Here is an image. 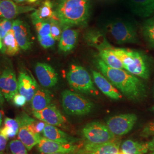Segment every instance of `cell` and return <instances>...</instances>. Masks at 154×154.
<instances>
[{
    "mask_svg": "<svg viewBox=\"0 0 154 154\" xmlns=\"http://www.w3.org/2000/svg\"><path fill=\"white\" fill-rule=\"evenodd\" d=\"M0 39H1V38H0Z\"/></svg>",
    "mask_w": 154,
    "mask_h": 154,
    "instance_id": "cell-50",
    "label": "cell"
},
{
    "mask_svg": "<svg viewBox=\"0 0 154 154\" xmlns=\"http://www.w3.org/2000/svg\"><path fill=\"white\" fill-rule=\"evenodd\" d=\"M120 142L114 141L103 144L87 143L77 151L78 154H116L119 152Z\"/></svg>",
    "mask_w": 154,
    "mask_h": 154,
    "instance_id": "cell-16",
    "label": "cell"
},
{
    "mask_svg": "<svg viewBox=\"0 0 154 154\" xmlns=\"http://www.w3.org/2000/svg\"><path fill=\"white\" fill-rule=\"evenodd\" d=\"M111 48V49H112ZM111 49L99 51V57L108 66L114 69H123L121 61L116 56Z\"/></svg>",
    "mask_w": 154,
    "mask_h": 154,
    "instance_id": "cell-27",
    "label": "cell"
},
{
    "mask_svg": "<svg viewBox=\"0 0 154 154\" xmlns=\"http://www.w3.org/2000/svg\"><path fill=\"white\" fill-rule=\"evenodd\" d=\"M140 135L143 137L154 136V122H151L146 124L142 131Z\"/></svg>",
    "mask_w": 154,
    "mask_h": 154,
    "instance_id": "cell-36",
    "label": "cell"
},
{
    "mask_svg": "<svg viewBox=\"0 0 154 154\" xmlns=\"http://www.w3.org/2000/svg\"><path fill=\"white\" fill-rule=\"evenodd\" d=\"M12 30L20 48L24 51L30 49L33 41L28 23L19 19L13 20Z\"/></svg>",
    "mask_w": 154,
    "mask_h": 154,
    "instance_id": "cell-11",
    "label": "cell"
},
{
    "mask_svg": "<svg viewBox=\"0 0 154 154\" xmlns=\"http://www.w3.org/2000/svg\"><path fill=\"white\" fill-rule=\"evenodd\" d=\"M18 118L20 123L27 127L30 130L39 134L43 132L44 128L46 124L41 121H38L34 119L26 114H23Z\"/></svg>",
    "mask_w": 154,
    "mask_h": 154,
    "instance_id": "cell-29",
    "label": "cell"
},
{
    "mask_svg": "<svg viewBox=\"0 0 154 154\" xmlns=\"http://www.w3.org/2000/svg\"><path fill=\"white\" fill-rule=\"evenodd\" d=\"M2 114H1V112L0 111V126H1V124H2Z\"/></svg>",
    "mask_w": 154,
    "mask_h": 154,
    "instance_id": "cell-41",
    "label": "cell"
},
{
    "mask_svg": "<svg viewBox=\"0 0 154 154\" xmlns=\"http://www.w3.org/2000/svg\"><path fill=\"white\" fill-rule=\"evenodd\" d=\"M84 39L89 46L95 48L98 51L109 49L112 47L105 37V34L97 30H90L84 35Z\"/></svg>",
    "mask_w": 154,
    "mask_h": 154,
    "instance_id": "cell-21",
    "label": "cell"
},
{
    "mask_svg": "<svg viewBox=\"0 0 154 154\" xmlns=\"http://www.w3.org/2000/svg\"><path fill=\"white\" fill-rule=\"evenodd\" d=\"M12 100H13V104L18 107H23L27 102L26 98L23 95H22L20 93L16 94Z\"/></svg>",
    "mask_w": 154,
    "mask_h": 154,
    "instance_id": "cell-37",
    "label": "cell"
},
{
    "mask_svg": "<svg viewBox=\"0 0 154 154\" xmlns=\"http://www.w3.org/2000/svg\"><path fill=\"white\" fill-rule=\"evenodd\" d=\"M154 149V138L145 143L127 140L122 145V152L126 154H145Z\"/></svg>",
    "mask_w": 154,
    "mask_h": 154,
    "instance_id": "cell-20",
    "label": "cell"
},
{
    "mask_svg": "<svg viewBox=\"0 0 154 154\" xmlns=\"http://www.w3.org/2000/svg\"><path fill=\"white\" fill-rule=\"evenodd\" d=\"M130 9L136 16L149 18L154 15V0H125Z\"/></svg>",
    "mask_w": 154,
    "mask_h": 154,
    "instance_id": "cell-18",
    "label": "cell"
},
{
    "mask_svg": "<svg viewBox=\"0 0 154 154\" xmlns=\"http://www.w3.org/2000/svg\"><path fill=\"white\" fill-rule=\"evenodd\" d=\"M67 79L72 88L85 94H98L91 77L82 66L72 65L67 74Z\"/></svg>",
    "mask_w": 154,
    "mask_h": 154,
    "instance_id": "cell-6",
    "label": "cell"
},
{
    "mask_svg": "<svg viewBox=\"0 0 154 154\" xmlns=\"http://www.w3.org/2000/svg\"><path fill=\"white\" fill-rule=\"evenodd\" d=\"M3 47L1 50L2 53L13 56L16 55L20 51V46L17 42L13 30H11L2 39Z\"/></svg>",
    "mask_w": 154,
    "mask_h": 154,
    "instance_id": "cell-26",
    "label": "cell"
},
{
    "mask_svg": "<svg viewBox=\"0 0 154 154\" xmlns=\"http://www.w3.org/2000/svg\"><path fill=\"white\" fill-rule=\"evenodd\" d=\"M62 105L67 114L72 116H85L93 109L88 99L75 92L66 90L62 93Z\"/></svg>",
    "mask_w": 154,
    "mask_h": 154,
    "instance_id": "cell-5",
    "label": "cell"
},
{
    "mask_svg": "<svg viewBox=\"0 0 154 154\" xmlns=\"http://www.w3.org/2000/svg\"><path fill=\"white\" fill-rule=\"evenodd\" d=\"M96 65L102 74L128 99L138 101L146 96V86L135 75L123 69L110 67L99 57L96 60Z\"/></svg>",
    "mask_w": 154,
    "mask_h": 154,
    "instance_id": "cell-1",
    "label": "cell"
},
{
    "mask_svg": "<svg viewBox=\"0 0 154 154\" xmlns=\"http://www.w3.org/2000/svg\"><path fill=\"white\" fill-rule=\"evenodd\" d=\"M13 21L9 20L2 18L0 20V38L2 40L7 33L12 29Z\"/></svg>",
    "mask_w": 154,
    "mask_h": 154,
    "instance_id": "cell-33",
    "label": "cell"
},
{
    "mask_svg": "<svg viewBox=\"0 0 154 154\" xmlns=\"http://www.w3.org/2000/svg\"><path fill=\"white\" fill-rule=\"evenodd\" d=\"M152 111H154V106L152 107Z\"/></svg>",
    "mask_w": 154,
    "mask_h": 154,
    "instance_id": "cell-47",
    "label": "cell"
},
{
    "mask_svg": "<svg viewBox=\"0 0 154 154\" xmlns=\"http://www.w3.org/2000/svg\"><path fill=\"white\" fill-rule=\"evenodd\" d=\"M42 134L45 138L53 141L63 143H73L75 139L62 131L56 126L46 124Z\"/></svg>",
    "mask_w": 154,
    "mask_h": 154,
    "instance_id": "cell-22",
    "label": "cell"
},
{
    "mask_svg": "<svg viewBox=\"0 0 154 154\" xmlns=\"http://www.w3.org/2000/svg\"><path fill=\"white\" fill-rule=\"evenodd\" d=\"M38 33V36L45 37L50 35V21H32Z\"/></svg>",
    "mask_w": 154,
    "mask_h": 154,
    "instance_id": "cell-30",
    "label": "cell"
},
{
    "mask_svg": "<svg viewBox=\"0 0 154 154\" xmlns=\"http://www.w3.org/2000/svg\"><path fill=\"white\" fill-rule=\"evenodd\" d=\"M83 136L88 143L103 144L116 141V135L106 125L98 122L87 124L82 129Z\"/></svg>",
    "mask_w": 154,
    "mask_h": 154,
    "instance_id": "cell-7",
    "label": "cell"
},
{
    "mask_svg": "<svg viewBox=\"0 0 154 154\" xmlns=\"http://www.w3.org/2000/svg\"><path fill=\"white\" fill-rule=\"evenodd\" d=\"M78 147L73 143H63L53 141L45 137L41 139L38 144L39 151L44 154L61 153L72 154L77 152Z\"/></svg>",
    "mask_w": 154,
    "mask_h": 154,
    "instance_id": "cell-10",
    "label": "cell"
},
{
    "mask_svg": "<svg viewBox=\"0 0 154 154\" xmlns=\"http://www.w3.org/2000/svg\"><path fill=\"white\" fill-rule=\"evenodd\" d=\"M113 53L121 61L123 68L134 75L147 79L149 76V64L142 53L129 49L112 48Z\"/></svg>",
    "mask_w": 154,
    "mask_h": 154,
    "instance_id": "cell-3",
    "label": "cell"
},
{
    "mask_svg": "<svg viewBox=\"0 0 154 154\" xmlns=\"http://www.w3.org/2000/svg\"><path fill=\"white\" fill-rule=\"evenodd\" d=\"M0 1H4V0H0Z\"/></svg>",
    "mask_w": 154,
    "mask_h": 154,
    "instance_id": "cell-49",
    "label": "cell"
},
{
    "mask_svg": "<svg viewBox=\"0 0 154 154\" xmlns=\"http://www.w3.org/2000/svg\"><path fill=\"white\" fill-rule=\"evenodd\" d=\"M4 126L11 129V130L18 134L20 127V122L18 118L12 119L10 118H6L4 122Z\"/></svg>",
    "mask_w": 154,
    "mask_h": 154,
    "instance_id": "cell-34",
    "label": "cell"
},
{
    "mask_svg": "<svg viewBox=\"0 0 154 154\" xmlns=\"http://www.w3.org/2000/svg\"><path fill=\"white\" fill-rule=\"evenodd\" d=\"M32 113L35 118L50 125L63 127L66 123L65 118L54 105H50L44 110L33 111Z\"/></svg>",
    "mask_w": 154,
    "mask_h": 154,
    "instance_id": "cell-13",
    "label": "cell"
},
{
    "mask_svg": "<svg viewBox=\"0 0 154 154\" xmlns=\"http://www.w3.org/2000/svg\"><path fill=\"white\" fill-rule=\"evenodd\" d=\"M37 1H38V0H28L27 1L29 2V3H34V2H35Z\"/></svg>",
    "mask_w": 154,
    "mask_h": 154,
    "instance_id": "cell-43",
    "label": "cell"
},
{
    "mask_svg": "<svg viewBox=\"0 0 154 154\" xmlns=\"http://www.w3.org/2000/svg\"><path fill=\"white\" fill-rule=\"evenodd\" d=\"M3 47V44H2V39H0V50H1Z\"/></svg>",
    "mask_w": 154,
    "mask_h": 154,
    "instance_id": "cell-42",
    "label": "cell"
},
{
    "mask_svg": "<svg viewBox=\"0 0 154 154\" xmlns=\"http://www.w3.org/2000/svg\"><path fill=\"white\" fill-rule=\"evenodd\" d=\"M125 154V153H123V152H118V154Z\"/></svg>",
    "mask_w": 154,
    "mask_h": 154,
    "instance_id": "cell-44",
    "label": "cell"
},
{
    "mask_svg": "<svg viewBox=\"0 0 154 154\" xmlns=\"http://www.w3.org/2000/svg\"><path fill=\"white\" fill-rule=\"evenodd\" d=\"M34 69L39 82L43 87L50 88L54 86L58 82V74L55 69L49 64L37 62Z\"/></svg>",
    "mask_w": 154,
    "mask_h": 154,
    "instance_id": "cell-12",
    "label": "cell"
},
{
    "mask_svg": "<svg viewBox=\"0 0 154 154\" xmlns=\"http://www.w3.org/2000/svg\"><path fill=\"white\" fill-rule=\"evenodd\" d=\"M17 3H22L25 1H27L28 0H14Z\"/></svg>",
    "mask_w": 154,
    "mask_h": 154,
    "instance_id": "cell-40",
    "label": "cell"
},
{
    "mask_svg": "<svg viewBox=\"0 0 154 154\" xmlns=\"http://www.w3.org/2000/svg\"><path fill=\"white\" fill-rule=\"evenodd\" d=\"M92 74L94 82L102 93L111 99L115 100L121 99L122 98L121 94L103 74L95 70L92 72Z\"/></svg>",
    "mask_w": 154,
    "mask_h": 154,
    "instance_id": "cell-17",
    "label": "cell"
},
{
    "mask_svg": "<svg viewBox=\"0 0 154 154\" xmlns=\"http://www.w3.org/2000/svg\"><path fill=\"white\" fill-rule=\"evenodd\" d=\"M18 93L23 95L27 102H31L34 94L38 89V86L33 75L26 72H20L18 78Z\"/></svg>",
    "mask_w": 154,
    "mask_h": 154,
    "instance_id": "cell-14",
    "label": "cell"
},
{
    "mask_svg": "<svg viewBox=\"0 0 154 154\" xmlns=\"http://www.w3.org/2000/svg\"><path fill=\"white\" fill-rule=\"evenodd\" d=\"M79 32L76 29L65 28L63 29L58 45L59 51L68 53L74 49L78 42Z\"/></svg>",
    "mask_w": 154,
    "mask_h": 154,
    "instance_id": "cell-19",
    "label": "cell"
},
{
    "mask_svg": "<svg viewBox=\"0 0 154 154\" xmlns=\"http://www.w3.org/2000/svg\"><path fill=\"white\" fill-rule=\"evenodd\" d=\"M30 17L32 21L57 20L54 11V5L50 0L44 1L38 9L33 11Z\"/></svg>",
    "mask_w": 154,
    "mask_h": 154,
    "instance_id": "cell-23",
    "label": "cell"
},
{
    "mask_svg": "<svg viewBox=\"0 0 154 154\" xmlns=\"http://www.w3.org/2000/svg\"><path fill=\"white\" fill-rule=\"evenodd\" d=\"M8 139L0 132V152H2L5 149Z\"/></svg>",
    "mask_w": 154,
    "mask_h": 154,
    "instance_id": "cell-38",
    "label": "cell"
},
{
    "mask_svg": "<svg viewBox=\"0 0 154 154\" xmlns=\"http://www.w3.org/2000/svg\"><path fill=\"white\" fill-rule=\"evenodd\" d=\"M18 138L25 146L28 150L38 144L41 137L39 134L32 131L27 127L20 123V127L18 133Z\"/></svg>",
    "mask_w": 154,
    "mask_h": 154,
    "instance_id": "cell-24",
    "label": "cell"
},
{
    "mask_svg": "<svg viewBox=\"0 0 154 154\" xmlns=\"http://www.w3.org/2000/svg\"><path fill=\"white\" fill-rule=\"evenodd\" d=\"M109 34L118 44H137L139 42L136 27L131 22L123 20H116L105 26Z\"/></svg>",
    "mask_w": 154,
    "mask_h": 154,
    "instance_id": "cell-4",
    "label": "cell"
},
{
    "mask_svg": "<svg viewBox=\"0 0 154 154\" xmlns=\"http://www.w3.org/2000/svg\"><path fill=\"white\" fill-rule=\"evenodd\" d=\"M142 33L147 44L154 49V15L147 18L143 22Z\"/></svg>",
    "mask_w": 154,
    "mask_h": 154,
    "instance_id": "cell-28",
    "label": "cell"
},
{
    "mask_svg": "<svg viewBox=\"0 0 154 154\" xmlns=\"http://www.w3.org/2000/svg\"><path fill=\"white\" fill-rule=\"evenodd\" d=\"M90 0H58L54 6L57 20L63 29L85 26L90 15Z\"/></svg>",
    "mask_w": 154,
    "mask_h": 154,
    "instance_id": "cell-2",
    "label": "cell"
},
{
    "mask_svg": "<svg viewBox=\"0 0 154 154\" xmlns=\"http://www.w3.org/2000/svg\"><path fill=\"white\" fill-rule=\"evenodd\" d=\"M4 102H5L4 97L3 94H2L1 90H0V107H1L2 105H4Z\"/></svg>",
    "mask_w": 154,
    "mask_h": 154,
    "instance_id": "cell-39",
    "label": "cell"
},
{
    "mask_svg": "<svg viewBox=\"0 0 154 154\" xmlns=\"http://www.w3.org/2000/svg\"><path fill=\"white\" fill-rule=\"evenodd\" d=\"M51 96L49 91L44 88H38L31 100L33 111L44 110L50 105Z\"/></svg>",
    "mask_w": 154,
    "mask_h": 154,
    "instance_id": "cell-25",
    "label": "cell"
},
{
    "mask_svg": "<svg viewBox=\"0 0 154 154\" xmlns=\"http://www.w3.org/2000/svg\"><path fill=\"white\" fill-rule=\"evenodd\" d=\"M38 40L39 44L44 49L50 48L55 44V40L51 35L45 37L38 36Z\"/></svg>",
    "mask_w": 154,
    "mask_h": 154,
    "instance_id": "cell-35",
    "label": "cell"
},
{
    "mask_svg": "<svg viewBox=\"0 0 154 154\" xmlns=\"http://www.w3.org/2000/svg\"><path fill=\"white\" fill-rule=\"evenodd\" d=\"M61 154V153H53V154Z\"/></svg>",
    "mask_w": 154,
    "mask_h": 154,
    "instance_id": "cell-46",
    "label": "cell"
},
{
    "mask_svg": "<svg viewBox=\"0 0 154 154\" xmlns=\"http://www.w3.org/2000/svg\"><path fill=\"white\" fill-rule=\"evenodd\" d=\"M9 149L11 154H28V149L19 139L11 140L9 143Z\"/></svg>",
    "mask_w": 154,
    "mask_h": 154,
    "instance_id": "cell-31",
    "label": "cell"
},
{
    "mask_svg": "<svg viewBox=\"0 0 154 154\" xmlns=\"http://www.w3.org/2000/svg\"><path fill=\"white\" fill-rule=\"evenodd\" d=\"M35 10L32 6L17 5L11 0L0 1V17L7 20H11L21 14Z\"/></svg>",
    "mask_w": 154,
    "mask_h": 154,
    "instance_id": "cell-15",
    "label": "cell"
},
{
    "mask_svg": "<svg viewBox=\"0 0 154 154\" xmlns=\"http://www.w3.org/2000/svg\"><path fill=\"white\" fill-rule=\"evenodd\" d=\"M149 154H154V149L153 151H152V152H151V153H150Z\"/></svg>",
    "mask_w": 154,
    "mask_h": 154,
    "instance_id": "cell-45",
    "label": "cell"
},
{
    "mask_svg": "<svg viewBox=\"0 0 154 154\" xmlns=\"http://www.w3.org/2000/svg\"><path fill=\"white\" fill-rule=\"evenodd\" d=\"M137 121V116L134 114H121L111 117L106 126L114 135L122 136L132 130Z\"/></svg>",
    "mask_w": 154,
    "mask_h": 154,
    "instance_id": "cell-8",
    "label": "cell"
},
{
    "mask_svg": "<svg viewBox=\"0 0 154 154\" xmlns=\"http://www.w3.org/2000/svg\"><path fill=\"white\" fill-rule=\"evenodd\" d=\"M0 90L7 100H12L18 93V80L11 66H6L0 72Z\"/></svg>",
    "mask_w": 154,
    "mask_h": 154,
    "instance_id": "cell-9",
    "label": "cell"
},
{
    "mask_svg": "<svg viewBox=\"0 0 154 154\" xmlns=\"http://www.w3.org/2000/svg\"><path fill=\"white\" fill-rule=\"evenodd\" d=\"M0 154H5V153H3V152H0Z\"/></svg>",
    "mask_w": 154,
    "mask_h": 154,
    "instance_id": "cell-48",
    "label": "cell"
},
{
    "mask_svg": "<svg viewBox=\"0 0 154 154\" xmlns=\"http://www.w3.org/2000/svg\"><path fill=\"white\" fill-rule=\"evenodd\" d=\"M50 35L55 39V41H60L61 38V34L63 31V28L62 27L59 21L55 19L50 20Z\"/></svg>",
    "mask_w": 154,
    "mask_h": 154,
    "instance_id": "cell-32",
    "label": "cell"
}]
</instances>
